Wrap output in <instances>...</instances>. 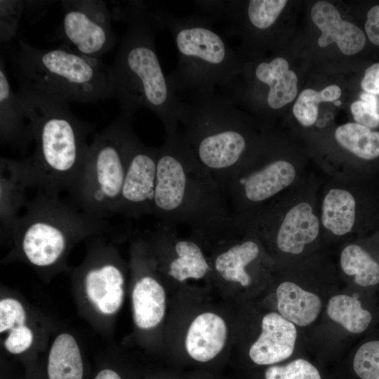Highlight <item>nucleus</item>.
I'll use <instances>...</instances> for the list:
<instances>
[{
  "label": "nucleus",
  "instance_id": "14",
  "mask_svg": "<svg viewBox=\"0 0 379 379\" xmlns=\"http://www.w3.org/2000/svg\"><path fill=\"white\" fill-rule=\"evenodd\" d=\"M88 299L102 314L111 315L124 299V274L115 249L96 239L87 261L79 271Z\"/></svg>",
  "mask_w": 379,
  "mask_h": 379
},
{
  "label": "nucleus",
  "instance_id": "4",
  "mask_svg": "<svg viewBox=\"0 0 379 379\" xmlns=\"http://www.w3.org/2000/svg\"><path fill=\"white\" fill-rule=\"evenodd\" d=\"M179 130L227 195L230 180L260 135L252 121L218 91L180 98Z\"/></svg>",
  "mask_w": 379,
  "mask_h": 379
},
{
  "label": "nucleus",
  "instance_id": "25",
  "mask_svg": "<svg viewBox=\"0 0 379 379\" xmlns=\"http://www.w3.org/2000/svg\"><path fill=\"white\" fill-rule=\"evenodd\" d=\"M1 234L11 239L13 229L19 218V211L25 206L27 187L9 166L7 159L1 158Z\"/></svg>",
  "mask_w": 379,
  "mask_h": 379
},
{
  "label": "nucleus",
  "instance_id": "37",
  "mask_svg": "<svg viewBox=\"0 0 379 379\" xmlns=\"http://www.w3.org/2000/svg\"><path fill=\"white\" fill-rule=\"evenodd\" d=\"M334 104H335V105H340V100H338L337 102L335 101V102H334Z\"/></svg>",
  "mask_w": 379,
  "mask_h": 379
},
{
  "label": "nucleus",
  "instance_id": "1",
  "mask_svg": "<svg viewBox=\"0 0 379 379\" xmlns=\"http://www.w3.org/2000/svg\"><path fill=\"white\" fill-rule=\"evenodd\" d=\"M36 142L34 153L8 164L28 188L51 196L69 192L88 152L93 125L79 119L68 102L19 84L16 92Z\"/></svg>",
  "mask_w": 379,
  "mask_h": 379
},
{
  "label": "nucleus",
  "instance_id": "21",
  "mask_svg": "<svg viewBox=\"0 0 379 379\" xmlns=\"http://www.w3.org/2000/svg\"><path fill=\"white\" fill-rule=\"evenodd\" d=\"M227 337L224 319L213 312H204L192 321L185 337V349L194 361L206 364L221 352Z\"/></svg>",
  "mask_w": 379,
  "mask_h": 379
},
{
  "label": "nucleus",
  "instance_id": "15",
  "mask_svg": "<svg viewBox=\"0 0 379 379\" xmlns=\"http://www.w3.org/2000/svg\"><path fill=\"white\" fill-rule=\"evenodd\" d=\"M175 230V226L158 223L142 239L148 247L162 258L166 272L171 278L182 282L206 277L211 266L200 244L195 239L179 238Z\"/></svg>",
  "mask_w": 379,
  "mask_h": 379
},
{
  "label": "nucleus",
  "instance_id": "35",
  "mask_svg": "<svg viewBox=\"0 0 379 379\" xmlns=\"http://www.w3.org/2000/svg\"><path fill=\"white\" fill-rule=\"evenodd\" d=\"M365 30L369 41L379 46V5L369 9L366 15Z\"/></svg>",
  "mask_w": 379,
  "mask_h": 379
},
{
  "label": "nucleus",
  "instance_id": "18",
  "mask_svg": "<svg viewBox=\"0 0 379 379\" xmlns=\"http://www.w3.org/2000/svg\"><path fill=\"white\" fill-rule=\"evenodd\" d=\"M261 327L260 335L248 351L252 363L268 366L288 359L293 353L297 338L295 324L279 313L270 312L263 317Z\"/></svg>",
  "mask_w": 379,
  "mask_h": 379
},
{
  "label": "nucleus",
  "instance_id": "34",
  "mask_svg": "<svg viewBox=\"0 0 379 379\" xmlns=\"http://www.w3.org/2000/svg\"><path fill=\"white\" fill-rule=\"evenodd\" d=\"M361 86L366 93L379 95V62L373 64L365 70Z\"/></svg>",
  "mask_w": 379,
  "mask_h": 379
},
{
  "label": "nucleus",
  "instance_id": "32",
  "mask_svg": "<svg viewBox=\"0 0 379 379\" xmlns=\"http://www.w3.org/2000/svg\"><path fill=\"white\" fill-rule=\"evenodd\" d=\"M360 100L354 101L350 106V111L356 123L375 129L379 126V112L375 95L364 93Z\"/></svg>",
  "mask_w": 379,
  "mask_h": 379
},
{
  "label": "nucleus",
  "instance_id": "17",
  "mask_svg": "<svg viewBox=\"0 0 379 379\" xmlns=\"http://www.w3.org/2000/svg\"><path fill=\"white\" fill-rule=\"evenodd\" d=\"M335 145L350 160L339 178L370 179L379 173V131L356 122L338 126L333 132Z\"/></svg>",
  "mask_w": 379,
  "mask_h": 379
},
{
  "label": "nucleus",
  "instance_id": "3",
  "mask_svg": "<svg viewBox=\"0 0 379 379\" xmlns=\"http://www.w3.org/2000/svg\"><path fill=\"white\" fill-rule=\"evenodd\" d=\"M227 195L198 161L180 131L159 147L152 214L159 223L201 230L231 215Z\"/></svg>",
  "mask_w": 379,
  "mask_h": 379
},
{
  "label": "nucleus",
  "instance_id": "28",
  "mask_svg": "<svg viewBox=\"0 0 379 379\" xmlns=\"http://www.w3.org/2000/svg\"><path fill=\"white\" fill-rule=\"evenodd\" d=\"M341 94V88L335 84L328 86L321 91L306 88L297 98L293 107V114L302 126L311 127L317 120L319 103L335 101Z\"/></svg>",
  "mask_w": 379,
  "mask_h": 379
},
{
  "label": "nucleus",
  "instance_id": "31",
  "mask_svg": "<svg viewBox=\"0 0 379 379\" xmlns=\"http://www.w3.org/2000/svg\"><path fill=\"white\" fill-rule=\"evenodd\" d=\"M25 1H0V41L8 43L15 36Z\"/></svg>",
  "mask_w": 379,
  "mask_h": 379
},
{
  "label": "nucleus",
  "instance_id": "8",
  "mask_svg": "<svg viewBox=\"0 0 379 379\" xmlns=\"http://www.w3.org/2000/svg\"><path fill=\"white\" fill-rule=\"evenodd\" d=\"M13 64L19 84L67 102H93L114 97L111 66L62 45L42 49L19 40Z\"/></svg>",
  "mask_w": 379,
  "mask_h": 379
},
{
  "label": "nucleus",
  "instance_id": "9",
  "mask_svg": "<svg viewBox=\"0 0 379 379\" xmlns=\"http://www.w3.org/2000/svg\"><path fill=\"white\" fill-rule=\"evenodd\" d=\"M127 167L124 118L93 134L79 177L68 192L74 207L93 218L117 213Z\"/></svg>",
  "mask_w": 379,
  "mask_h": 379
},
{
  "label": "nucleus",
  "instance_id": "16",
  "mask_svg": "<svg viewBox=\"0 0 379 379\" xmlns=\"http://www.w3.org/2000/svg\"><path fill=\"white\" fill-rule=\"evenodd\" d=\"M254 65L251 67L244 64L240 72L218 88L262 86L260 88H265L266 91L260 100H262L261 107L265 105L268 111L279 109L296 98L298 77L290 69L289 63L286 58L277 56L269 61L262 60Z\"/></svg>",
  "mask_w": 379,
  "mask_h": 379
},
{
  "label": "nucleus",
  "instance_id": "10",
  "mask_svg": "<svg viewBox=\"0 0 379 379\" xmlns=\"http://www.w3.org/2000/svg\"><path fill=\"white\" fill-rule=\"evenodd\" d=\"M278 138L266 132L260 135L227 186L231 214L257 208L290 190L310 171L302 159L284 152Z\"/></svg>",
  "mask_w": 379,
  "mask_h": 379
},
{
  "label": "nucleus",
  "instance_id": "20",
  "mask_svg": "<svg viewBox=\"0 0 379 379\" xmlns=\"http://www.w3.org/2000/svg\"><path fill=\"white\" fill-rule=\"evenodd\" d=\"M17 93L11 90L3 53L0 57V138L1 144L23 152L34 140Z\"/></svg>",
  "mask_w": 379,
  "mask_h": 379
},
{
  "label": "nucleus",
  "instance_id": "19",
  "mask_svg": "<svg viewBox=\"0 0 379 379\" xmlns=\"http://www.w3.org/2000/svg\"><path fill=\"white\" fill-rule=\"evenodd\" d=\"M311 18L321 32L318 45L324 48L335 43L345 55L360 52L366 44L364 32L356 25L344 20L337 8L326 1L316 2L311 9Z\"/></svg>",
  "mask_w": 379,
  "mask_h": 379
},
{
  "label": "nucleus",
  "instance_id": "26",
  "mask_svg": "<svg viewBox=\"0 0 379 379\" xmlns=\"http://www.w3.org/2000/svg\"><path fill=\"white\" fill-rule=\"evenodd\" d=\"M357 240L347 241L339 256V265L343 274L353 277L354 283L361 286L379 284V262L371 253Z\"/></svg>",
  "mask_w": 379,
  "mask_h": 379
},
{
  "label": "nucleus",
  "instance_id": "36",
  "mask_svg": "<svg viewBox=\"0 0 379 379\" xmlns=\"http://www.w3.org/2000/svg\"><path fill=\"white\" fill-rule=\"evenodd\" d=\"M93 379H125V378L117 368L104 366L96 373Z\"/></svg>",
  "mask_w": 379,
  "mask_h": 379
},
{
  "label": "nucleus",
  "instance_id": "22",
  "mask_svg": "<svg viewBox=\"0 0 379 379\" xmlns=\"http://www.w3.org/2000/svg\"><path fill=\"white\" fill-rule=\"evenodd\" d=\"M132 305L133 321L139 328H153L162 321L166 311L165 291L149 272H142L135 281Z\"/></svg>",
  "mask_w": 379,
  "mask_h": 379
},
{
  "label": "nucleus",
  "instance_id": "30",
  "mask_svg": "<svg viewBox=\"0 0 379 379\" xmlns=\"http://www.w3.org/2000/svg\"><path fill=\"white\" fill-rule=\"evenodd\" d=\"M352 370L359 379H379V341L364 343L356 352Z\"/></svg>",
  "mask_w": 379,
  "mask_h": 379
},
{
  "label": "nucleus",
  "instance_id": "27",
  "mask_svg": "<svg viewBox=\"0 0 379 379\" xmlns=\"http://www.w3.org/2000/svg\"><path fill=\"white\" fill-rule=\"evenodd\" d=\"M329 318L352 333H361L368 327L372 316L363 309L357 298L344 294L329 299L327 307Z\"/></svg>",
  "mask_w": 379,
  "mask_h": 379
},
{
  "label": "nucleus",
  "instance_id": "29",
  "mask_svg": "<svg viewBox=\"0 0 379 379\" xmlns=\"http://www.w3.org/2000/svg\"><path fill=\"white\" fill-rule=\"evenodd\" d=\"M261 379H323L319 370L310 361L299 358L284 364L266 366Z\"/></svg>",
  "mask_w": 379,
  "mask_h": 379
},
{
  "label": "nucleus",
  "instance_id": "6",
  "mask_svg": "<svg viewBox=\"0 0 379 379\" xmlns=\"http://www.w3.org/2000/svg\"><path fill=\"white\" fill-rule=\"evenodd\" d=\"M322 180L314 172L290 190L253 209L224 221L254 233L279 255L299 259L323 241L319 213Z\"/></svg>",
  "mask_w": 379,
  "mask_h": 379
},
{
  "label": "nucleus",
  "instance_id": "5",
  "mask_svg": "<svg viewBox=\"0 0 379 379\" xmlns=\"http://www.w3.org/2000/svg\"><path fill=\"white\" fill-rule=\"evenodd\" d=\"M151 13L158 29H168L174 39L178 64L167 77L180 98L215 91L241 71L244 64L239 53L206 18H177L155 3Z\"/></svg>",
  "mask_w": 379,
  "mask_h": 379
},
{
  "label": "nucleus",
  "instance_id": "7",
  "mask_svg": "<svg viewBox=\"0 0 379 379\" xmlns=\"http://www.w3.org/2000/svg\"><path fill=\"white\" fill-rule=\"evenodd\" d=\"M25 209L13 229L11 239L16 252L41 270L61 265L78 241L110 230L105 219L93 218L59 196L36 192Z\"/></svg>",
  "mask_w": 379,
  "mask_h": 379
},
{
  "label": "nucleus",
  "instance_id": "13",
  "mask_svg": "<svg viewBox=\"0 0 379 379\" xmlns=\"http://www.w3.org/2000/svg\"><path fill=\"white\" fill-rule=\"evenodd\" d=\"M124 118L127 167L117 213L138 218L152 214L159 148L145 145L134 132L132 119Z\"/></svg>",
  "mask_w": 379,
  "mask_h": 379
},
{
  "label": "nucleus",
  "instance_id": "33",
  "mask_svg": "<svg viewBox=\"0 0 379 379\" xmlns=\"http://www.w3.org/2000/svg\"><path fill=\"white\" fill-rule=\"evenodd\" d=\"M54 2L53 1H25L23 15L30 23H34L46 15L48 7Z\"/></svg>",
  "mask_w": 379,
  "mask_h": 379
},
{
  "label": "nucleus",
  "instance_id": "11",
  "mask_svg": "<svg viewBox=\"0 0 379 379\" xmlns=\"http://www.w3.org/2000/svg\"><path fill=\"white\" fill-rule=\"evenodd\" d=\"M323 241H347L379 227V182L325 176L319 194Z\"/></svg>",
  "mask_w": 379,
  "mask_h": 379
},
{
  "label": "nucleus",
  "instance_id": "23",
  "mask_svg": "<svg viewBox=\"0 0 379 379\" xmlns=\"http://www.w3.org/2000/svg\"><path fill=\"white\" fill-rule=\"evenodd\" d=\"M276 294L279 314L295 325H310L320 313V298L292 281L280 283L277 288Z\"/></svg>",
  "mask_w": 379,
  "mask_h": 379
},
{
  "label": "nucleus",
  "instance_id": "2",
  "mask_svg": "<svg viewBox=\"0 0 379 379\" xmlns=\"http://www.w3.org/2000/svg\"><path fill=\"white\" fill-rule=\"evenodd\" d=\"M149 6L145 1H126L116 8L115 20L128 26L111 66L114 98L120 116L133 119L145 107L159 118L165 134L173 135L179 128L183 105L159 62L155 47L159 29Z\"/></svg>",
  "mask_w": 379,
  "mask_h": 379
},
{
  "label": "nucleus",
  "instance_id": "12",
  "mask_svg": "<svg viewBox=\"0 0 379 379\" xmlns=\"http://www.w3.org/2000/svg\"><path fill=\"white\" fill-rule=\"evenodd\" d=\"M63 18L55 37L61 45L87 57L100 59L117 44L106 1L63 0Z\"/></svg>",
  "mask_w": 379,
  "mask_h": 379
},
{
  "label": "nucleus",
  "instance_id": "24",
  "mask_svg": "<svg viewBox=\"0 0 379 379\" xmlns=\"http://www.w3.org/2000/svg\"><path fill=\"white\" fill-rule=\"evenodd\" d=\"M26 319L25 309L18 300L7 297L0 300V333H6L4 345L8 352L19 354L32 346L34 335Z\"/></svg>",
  "mask_w": 379,
  "mask_h": 379
}]
</instances>
